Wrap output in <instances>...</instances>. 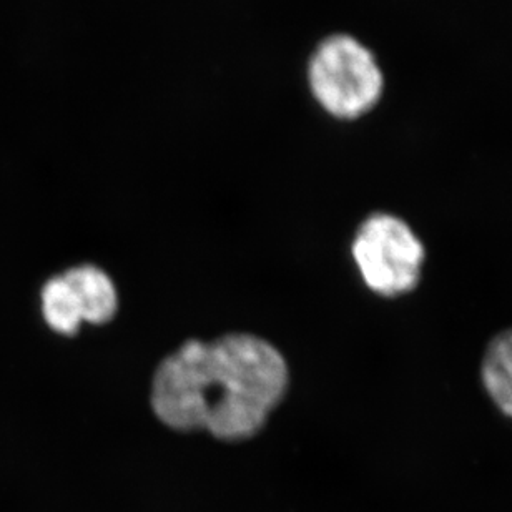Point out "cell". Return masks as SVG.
<instances>
[{"mask_svg":"<svg viewBox=\"0 0 512 512\" xmlns=\"http://www.w3.org/2000/svg\"><path fill=\"white\" fill-rule=\"evenodd\" d=\"M79 301L82 320L92 325H105L119 308L114 281L94 265H80L64 273Z\"/></svg>","mask_w":512,"mask_h":512,"instance_id":"obj_5","label":"cell"},{"mask_svg":"<svg viewBox=\"0 0 512 512\" xmlns=\"http://www.w3.org/2000/svg\"><path fill=\"white\" fill-rule=\"evenodd\" d=\"M306 80L320 109L341 122H355L371 114L386 87L375 52L350 34H331L316 45L308 60Z\"/></svg>","mask_w":512,"mask_h":512,"instance_id":"obj_2","label":"cell"},{"mask_svg":"<svg viewBox=\"0 0 512 512\" xmlns=\"http://www.w3.org/2000/svg\"><path fill=\"white\" fill-rule=\"evenodd\" d=\"M42 313L52 330L60 335H75L84 323L79 301L65 276H55L42 290Z\"/></svg>","mask_w":512,"mask_h":512,"instance_id":"obj_6","label":"cell"},{"mask_svg":"<svg viewBox=\"0 0 512 512\" xmlns=\"http://www.w3.org/2000/svg\"><path fill=\"white\" fill-rule=\"evenodd\" d=\"M286 386L285 358L258 336L192 340L158 366L152 408L168 428L240 441L265 426Z\"/></svg>","mask_w":512,"mask_h":512,"instance_id":"obj_1","label":"cell"},{"mask_svg":"<svg viewBox=\"0 0 512 512\" xmlns=\"http://www.w3.org/2000/svg\"><path fill=\"white\" fill-rule=\"evenodd\" d=\"M351 260L363 285L383 300H403L423 283L429 252L418 230L398 213L373 212L351 240Z\"/></svg>","mask_w":512,"mask_h":512,"instance_id":"obj_3","label":"cell"},{"mask_svg":"<svg viewBox=\"0 0 512 512\" xmlns=\"http://www.w3.org/2000/svg\"><path fill=\"white\" fill-rule=\"evenodd\" d=\"M479 383L493 408L512 421V326L499 330L484 346Z\"/></svg>","mask_w":512,"mask_h":512,"instance_id":"obj_4","label":"cell"}]
</instances>
